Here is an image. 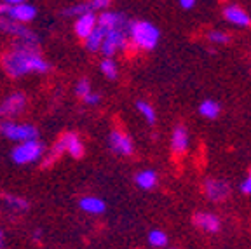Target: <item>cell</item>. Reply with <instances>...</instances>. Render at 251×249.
I'll list each match as a JSON object with an SVG mask.
<instances>
[{"instance_id":"obj_1","label":"cell","mask_w":251,"mask_h":249,"mask_svg":"<svg viewBox=\"0 0 251 249\" xmlns=\"http://www.w3.org/2000/svg\"><path fill=\"white\" fill-rule=\"evenodd\" d=\"M2 66L12 78H20L28 74H47L51 70V65L39 52V46H30L18 40L11 51L2 56Z\"/></svg>"},{"instance_id":"obj_2","label":"cell","mask_w":251,"mask_h":249,"mask_svg":"<svg viewBox=\"0 0 251 249\" xmlns=\"http://www.w3.org/2000/svg\"><path fill=\"white\" fill-rule=\"evenodd\" d=\"M131 46L141 51H152L161 40V30L150 21H131L129 25Z\"/></svg>"},{"instance_id":"obj_3","label":"cell","mask_w":251,"mask_h":249,"mask_svg":"<svg viewBox=\"0 0 251 249\" xmlns=\"http://www.w3.org/2000/svg\"><path fill=\"white\" fill-rule=\"evenodd\" d=\"M63 152H67L68 155H72L74 159H80V157L84 155V145H82V141H80V138H78L75 132H65V134H63V136L56 141V145L52 147L49 157H47V159H44L42 168L51 166V164L54 162V160L58 159Z\"/></svg>"},{"instance_id":"obj_4","label":"cell","mask_w":251,"mask_h":249,"mask_svg":"<svg viewBox=\"0 0 251 249\" xmlns=\"http://www.w3.org/2000/svg\"><path fill=\"white\" fill-rule=\"evenodd\" d=\"M44 152H46V147H44L42 141H39V138H37V140H28V141L18 143L12 148L11 157L16 164L26 166V164H33L42 159Z\"/></svg>"},{"instance_id":"obj_5","label":"cell","mask_w":251,"mask_h":249,"mask_svg":"<svg viewBox=\"0 0 251 249\" xmlns=\"http://www.w3.org/2000/svg\"><path fill=\"white\" fill-rule=\"evenodd\" d=\"M131 25V23H129ZM129 26L127 28H112L105 33V39L101 42L100 51L105 58H112L122 49H127V44H129Z\"/></svg>"},{"instance_id":"obj_6","label":"cell","mask_w":251,"mask_h":249,"mask_svg":"<svg viewBox=\"0 0 251 249\" xmlns=\"http://www.w3.org/2000/svg\"><path fill=\"white\" fill-rule=\"evenodd\" d=\"M0 134L11 141H28V140H37L39 138V131L35 125L31 124H18L12 121L0 122Z\"/></svg>"},{"instance_id":"obj_7","label":"cell","mask_w":251,"mask_h":249,"mask_svg":"<svg viewBox=\"0 0 251 249\" xmlns=\"http://www.w3.org/2000/svg\"><path fill=\"white\" fill-rule=\"evenodd\" d=\"M0 14L7 16L9 20L16 21V23H30V21L35 20L37 16V9L31 4H18V5H7L0 2Z\"/></svg>"},{"instance_id":"obj_8","label":"cell","mask_w":251,"mask_h":249,"mask_svg":"<svg viewBox=\"0 0 251 249\" xmlns=\"http://www.w3.org/2000/svg\"><path fill=\"white\" fill-rule=\"evenodd\" d=\"M26 106V96L23 93H12L0 103V119H11L20 115Z\"/></svg>"},{"instance_id":"obj_9","label":"cell","mask_w":251,"mask_h":249,"mask_svg":"<svg viewBox=\"0 0 251 249\" xmlns=\"http://www.w3.org/2000/svg\"><path fill=\"white\" fill-rule=\"evenodd\" d=\"M204 195L213 200V202H222L230 195V185L224 179L218 178H208L204 181Z\"/></svg>"},{"instance_id":"obj_10","label":"cell","mask_w":251,"mask_h":249,"mask_svg":"<svg viewBox=\"0 0 251 249\" xmlns=\"http://www.w3.org/2000/svg\"><path fill=\"white\" fill-rule=\"evenodd\" d=\"M108 143H110V148H112V152L119 153V155L129 157V155H133V152H134L133 140H131L126 132H122L121 129H114V131L110 132Z\"/></svg>"},{"instance_id":"obj_11","label":"cell","mask_w":251,"mask_h":249,"mask_svg":"<svg viewBox=\"0 0 251 249\" xmlns=\"http://www.w3.org/2000/svg\"><path fill=\"white\" fill-rule=\"evenodd\" d=\"M188 145H190V134H188L187 125L178 124L176 127L173 129L171 134V152L176 157H181L187 153Z\"/></svg>"},{"instance_id":"obj_12","label":"cell","mask_w":251,"mask_h":249,"mask_svg":"<svg viewBox=\"0 0 251 249\" xmlns=\"http://www.w3.org/2000/svg\"><path fill=\"white\" fill-rule=\"evenodd\" d=\"M192 222L197 228L204 230V232H208V234H216V232H220V228H222V222H220L218 216L213 213H206V211H197V213L194 214Z\"/></svg>"},{"instance_id":"obj_13","label":"cell","mask_w":251,"mask_h":249,"mask_svg":"<svg viewBox=\"0 0 251 249\" xmlns=\"http://www.w3.org/2000/svg\"><path fill=\"white\" fill-rule=\"evenodd\" d=\"M224 18L230 25H234V26H239V28L251 26V16L237 4H228L224 9Z\"/></svg>"},{"instance_id":"obj_14","label":"cell","mask_w":251,"mask_h":249,"mask_svg":"<svg viewBox=\"0 0 251 249\" xmlns=\"http://www.w3.org/2000/svg\"><path fill=\"white\" fill-rule=\"evenodd\" d=\"M131 21H127L124 14L121 12H110V11H103L98 16V26L103 28L105 31L112 30V28H127Z\"/></svg>"},{"instance_id":"obj_15","label":"cell","mask_w":251,"mask_h":249,"mask_svg":"<svg viewBox=\"0 0 251 249\" xmlns=\"http://www.w3.org/2000/svg\"><path fill=\"white\" fill-rule=\"evenodd\" d=\"M96 25H98V16H96V12H87V14L78 16L77 21H75V25H74L75 35H77L78 39L84 40L91 31L96 28Z\"/></svg>"},{"instance_id":"obj_16","label":"cell","mask_w":251,"mask_h":249,"mask_svg":"<svg viewBox=\"0 0 251 249\" xmlns=\"http://www.w3.org/2000/svg\"><path fill=\"white\" fill-rule=\"evenodd\" d=\"M78 206H80V209L89 214H101V213H105V209H106L105 200L98 197H93V195H87V197L80 199V200H78Z\"/></svg>"},{"instance_id":"obj_17","label":"cell","mask_w":251,"mask_h":249,"mask_svg":"<svg viewBox=\"0 0 251 249\" xmlns=\"http://www.w3.org/2000/svg\"><path fill=\"white\" fill-rule=\"evenodd\" d=\"M134 181H136V185L141 190H152L159 183V176H157V173L153 169H143V171H140L134 176Z\"/></svg>"},{"instance_id":"obj_18","label":"cell","mask_w":251,"mask_h":249,"mask_svg":"<svg viewBox=\"0 0 251 249\" xmlns=\"http://www.w3.org/2000/svg\"><path fill=\"white\" fill-rule=\"evenodd\" d=\"M199 115L204 119H209V121H213V119H216L222 113V106H220L218 101H215V100H204V101H201L199 105Z\"/></svg>"},{"instance_id":"obj_19","label":"cell","mask_w":251,"mask_h":249,"mask_svg":"<svg viewBox=\"0 0 251 249\" xmlns=\"http://www.w3.org/2000/svg\"><path fill=\"white\" fill-rule=\"evenodd\" d=\"M105 33H106V31L103 30V28H100L98 25H96V28H94V30L91 31L89 35H87L86 39H84L87 51H91V52L100 51V47H101L103 39H105Z\"/></svg>"},{"instance_id":"obj_20","label":"cell","mask_w":251,"mask_h":249,"mask_svg":"<svg viewBox=\"0 0 251 249\" xmlns=\"http://www.w3.org/2000/svg\"><path fill=\"white\" fill-rule=\"evenodd\" d=\"M87 12H96L93 7V4L89 2H80V4H75V5H70V7H67L65 11H63V16H67V18H78V16L82 14H87Z\"/></svg>"},{"instance_id":"obj_21","label":"cell","mask_w":251,"mask_h":249,"mask_svg":"<svg viewBox=\"0 0 251 249\" xmlns=\"http://www.w3.org/2000/svg\"><path fill=\"white\" fill-rule=\"evenodd\" d=\"M136 110L140 112V115L143 117V121H147V124L153 125L157 122V113H155V110H153V106L150 105V103L140 100V101L136 103Z\"/></svg>"},{"instance_id":"obj_22","label":"cell","mask_w":251,"mask_h":249,"mask_svg":"<svg viewBox=\"0 0 251 249\" xmlns=\"http://www.w3.org/2000/svg\"><path fill=\"white\" fill-rule=\"evenodd\" d=\"M100 70H101V74L105 75L106 78H110V80H115L119 75V68H117V63L114 61L112 58H105L101 63H100Z\"/></svg>"},{"instance_id":"obj_23","label":"cell","mask_w":251,"mask_h":249,"mask_svg":"<svg viewBox=\"0 0 251 249\" xmlns=\"http://www.w3.org/2000/svg\"><path fill=\"white\" fill-rule=\"evenodd\" d=\"M149 242H150V246H152V248L162 249V248H166V246H168L169 239H168V234H166V232L155 228L149 234Z\"/></svg>"},{"instance_id":"obj_24","label":"cell","mask_w":251,"mask_h":249,"mask_svg":"<svg viewBox=\"0 0 251 249\" xmlns=\"http://www.w3.org/2000/svg\"><path fill=\"white\" fill-rule=\"evenodd\" d=\"M5 204L12 211H20V213H23V211H26L30 207V202H28L26 199L16 197V195H5Z\"/></svg>"},{"instance_id":"obj_25","label":"cell","mask_w":251,"mask_h":249,"mask_svg":"<svg viewBox=\"0 0 251 249\" xmlns=\"http://www.w3.org/2000/svg\"><path fill=\"white\" fill-rule=\"evenodd\" d=\"M232 37L228 35L227 31H222V30H211L208 33V40L211 44H216V46H227L230 42Z\"/></svg>"},{"instance_id":"obj_26","label":"cell","mask_w":251,"mask_h":249,"mask_svg":"<svg viewBox=\"0 0 251 249\" xmlns=\"http://www.w3.org/2000/svg\"><path fill=\"white\" fill-rule=\"evenodd\" d=\"M91 93V84L87 78H80V80L77 82V86H75V94H77L78 98H84L86 94Z\"/></svg>"},{"instance_id":"obj_27","label":"cell","mask_w":251,"mask_h":249,"mask_svg":"<svg viewBox=\"0 0 251 249\" xmlns=\"http://www.w3.org/2000/svg\"><path fill=\"white\" fill-rule=\"evenodd\" d=\"M239 190H241V194H244V195H251V168H250V171H248L246 178L243 179V183L239 185Z\"/></svg>"},{"instance_id":"obj_28","label":"cell","mask_w":251,"mask_h":249,"mask_svg":"<svg viewBox=\"0 0 251 249\" xmlns=\"http://www.w3.org/2000/svg\"><path fill=\"white\" fill-rule=\"evenodd\" d=\"M82 100H84V103H86V105H98V103L101 101V94L93 93V91H91V93L86 94Z\"/></svg>"},{"instance_id":"obj_29","label":"cell","mask_w":251,"mask_h":249,"mask_svg":"<svg viewBox=\"0 0 251 249\" xmlns=\"http://www.w3.org/2000/svg\"><path fill=\"white\" fill-rule=\"evenodd\" d=\"M91 4H93L94 11H100V9H105V7H108L110 0H91Z\"/></svg>"},{"instance_id":"obj_30","label":"cell","mask_w":251,"mask_h":249,"mask_svg":"<svg viewBox=\"0 0 251 249\" xmlns=\"http://www.w3.org/2000/svg\"><path fill=\"white\" fill-rule=\"evenodd\" d=\"M180 4L183 9H194V5H196V0H180Z\"/></svg>"},{"instance_id":"obj_31","label":"cell","mask_w":251,"mask_h":249,"mask_svg":"<svg viewBox=\"0 0 251 249\" xmlns=\"http://www.w3.org/2000/svg\"><path fill=\"white\" fill-rule=\"evenodd\" d=\"M26 0H2V4H7V5H18V4H23Z\"/></svg>"},{"instance_id":"obj_32","label":"cell","mask_w":251,"mask_h":249,"mask_svg":"<svg viewBox=\"0 0 251 249\" xmlns=\"http://www.w3.org/2000/svg\"><path fill=\"white\" fill-rule=\"evenodd\" d=\"M4 246H5V235H4V232L0 230V249H4Z\"/></svg>"},{"instance_id":"obj_33","label":"cell","mask_w":251,"mask_h":249,"mask_svg":"<svg viewBox=\"0 0 251 249\" xmlns=\"http://www.w3.org/2000/svg\"><path fill=\"white\" fill-rule=\"evenodd\" d=\"M40 235H42V232H40V230H37L35 234H33V237H35L37 241H39V239H40Z\"/></svg>"}]
</instances>
